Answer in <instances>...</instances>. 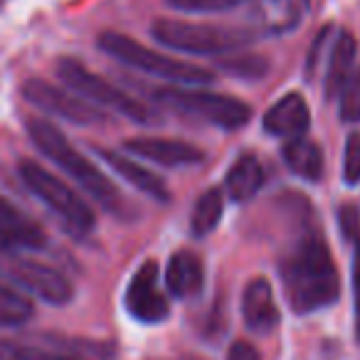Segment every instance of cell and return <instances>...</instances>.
Wrapping results in <instances>:
<instances>
[{
  "mask_svg": "<svg viewBox=\"0 0 360 360\" xmlns=\"http://www.w3.org/2000/svg\"><path fill=\"white\" fill-rule=\"evenodd\" d=\"M227 360H262V358H259V350L252 343L237 340V343H232L230 350H227Z\"/></svg>",
  "mask_w": 360,
  "mask_h": 360,
  "instance_id": "obj_29",
  "label": "cell"
},
{
  "mask_svg": "<svg viewBox=\"0 0 360 360\" xmlns=\"http://www.w3.org/2000/svg\"><path fill=\"white\" fill-rule=\"evenodd\" d=\"M165 284L168 291L178 299H193L202 291L205 284V269L202 262L193 252L180 250L170 257L168 269H165Z\"/></svg>",
  "mask_w": 360,
  "mask_h": 360,
  "instance_id": "obj_17",
  "label": "cell"
},
{
  "mask_svg": "<svg viewBox=\"0 0 360 360\" xmlns=\"http://www.w3.org/2000/svg\"><path fill=\"white\" fill-rule=\"evenodd\" d=\"M99 47L114 60L124 62V65L134 67L139 72H146L150 77H158L170 84L180 86H200L210 84L215 77L205 67L191 65V62L173 60V57L155 52L150 47L141 45V42L131 40V37L121 35V32H101L99 35Z\"/></svg>",
  "mask_w": 360,
  "mask_h": 360,
  "instance_id": "obj_4",
  "label": "cell"
},
{
  "mask_svg": "<svg viewBox=\"0 0 360 360\" xmlns=\"http://www.w3.org/2000/svg\"><path fill=\"white\" fill-rule=\"evenodd\" d=\"M281 279L289 306L296 314H314L340 294L335 262L323 237L304 235L281 262Z\"/></svg>",
  "mask_w": 360,
  "mask_h": 360,
  "instance_id": "obj_1",
  "label": "cell"
},
{
  "mask_svg": "<svg viewBox=\"0 0 360 360\" xmlns=\"http://www.w3.org/2000/svg\"><path fill=\"white\" fill-rule=\"evenodd\" d=\"M32 319V304L18 286L0 276V328H18Z\"/></svg>",
  "mask_w": 360,
  "mask_h": 360,
  "instance_id": "obj_21",
  "label": "cell"
},
{
  "mask_svg": "<svg viewBox=\"0 0 360 360\" xmlns=\"http://www.w3.org/2000/svg\"><path fill=\"white\" fill-rule=\"evenodd\" d=\"M0 276L52 306H65L75 296L70 279L60 269L22 255L20 250H0Z\"/></svg>",
  "mask_w": 360,
  "mask_h": 360,
  "instance_id": "obj_8",
  "label": "cell"
},
{
  "mask_svg": "<svg viewBox=\"0 0 360 360\" xmlns=\"http://www.w3.org/2000/svg\"><path fill=\"white\" fill-rule=\"evenodd\" d=\"M150 35L170 50L188 55H227L257 40L247 27H222L210 22H188L175 18H158L150 25Z\"/></svg>",
  "mask_w": 360,
  "mask_h": 360,
  "instance_id": "obj_3",
  "label": "cell"
},
{
  "mask_svg": "<svg viewBox=\"0 0 360 360\" xmlns=\"http://www.w3.org/2000/svg\"><path fill=\"white\" fill-rule=\"evenodd\" d=\"M45 245V230L27 212L0 198V250H37Z\"/></svg>",
  "mask_w": 360,
  "mask_h": 360,
  "instance_id": "obj_13",
  "label": "cell"
},
{
  "mask_svg": "<svg viewBox=\"0 0 360 360\" xmlns=\"http://www.w3.org/2000/svg\"><path fill=\"white\" fill-rule=\"evenodd\" d=\"M281 155H284V163L289 165L291 173H296L299 178L319 180L323 175V153L314 141L304 139V136L286 141Z\"/></svg>",
  "mask_w": 360,
  "mask_h": 360,
  "instance_id": "obj_19",
  "label": "cell"
},
{
  "mask_svg": "<svg viewBox=\"0 0 360 360\" xmlns=\"http://www.w3.org/2000/svg\"><path fill=\"white\" fill-rule=\"evenodd\" d=\"M262 186H264V168L252 153L240 155L225 175V191L235 202L252 200L262 191Z\"/></svg>",
  "mask_w": 360,
  "mask_h": 360,
  "instance_id": "obj_18",
  "label": "cell"
},
{
  "mask_svg": "<svg viewBox=\"0 0 360 360\" xmlns=\"http://www.w3.org/2000/svg\"><path fill=\"white\" fill-rule=\"evenodd\" d=\"M0 360H79L60 350L42 348V345L22 343V340H0Z\"/></svg>",
  "mask_w": 360,
  "mask_h": 360,
  "instance_id": "obj_23",
  "label": "cell"
},
{
  "mask_svg": "<svg viewBox=\"0 0 360 360\" xmlns=\"http://www.w3.org/2000/svg\"><path fill=\"white\" fill-rule=\"evenodd\" d=\"M180 13H225L237 6H247L250 0H165Z\"/></svg>",
  "mask_w": 360,
  "mask_h": 360,
  "instance_id": "obj_25",
  "label": "cell"
},
{
  "mask_svg": "<svg viewBox=\"0 0 360 360\" xmlns=\"http://www.w3.org/2000/svg\"><path fill=\"white\" fill-rule=\"evenodd\" d=\"M27 134H30L32 143L42 150V155H47L52 163L60 165L77 186L89 198H94L104 210H124V198H121L119 188L101 173V168H96L86 155H82L55 124H50L45 119H30L27 121Z\"/></svg>",
  "mask_w": 360,
  "mask_h": 360,
  "instance_id": "obj_2",
  "label": "cell"
},
{
  "mask_svg": "<svg viewBox=\"0 0 360 360\" xmlns=\"http://www.w3.org/2000/svg\"><path fill=\"white\" fill-rule=\"evenodd\" d=\"M340 227H343L345 237H353L355 230H358V212L353 207H343L340 210Z\"/></svg>",
  "mask_w": 360,
  "mask_h": 360,
  "instance_id": "obj_30",
  "label": "cell"
},
{
  "mask_svg": "<svg viewBox=\"0 0 360 360\" xmlns=\"http://www.w3.org/2000/svg\"><path fill=\"white\" fill-rule=\"evenodd\" d=\"M353 294H355V335L360 340V242L355 245V257H353Z\"/></svg>",
  "mask_w": 360,
  "mask_h": 360,
  "instance_id": "obj_28",
  "label": "cell"
},
{
  "mask_svg": "<svg viewBox=\"0 0 360 360\" xmlns=\"http://www.w3.org/2000/svg\"><path fill=\"white\" fill-rule=\"evenodd\" d=\"M311 124V111L309 104L301 94L291 91V94L281 96L279 101L269 106V111L264 114V131L279 139H299L306 136Z\"/></svg>",
  "mask_w": 360,
  "mask_h": 360,
  "instance_id": "obj_14",
  "label": "cell"
},
{
  "mask_svg": "<svg viewBox=\"0 0 360 360\" xmlns=\"http://www.w3.org/2000/svg\"><path fill=\"white\" fill-rule=\"evenodd\" d=\"M126 311L141 323H160L168 319L170 306L158 286V264L146 262L129 281V289L124 296Z\"/></svg>",
  "mask_w": 360,
  "mask_h": 360,
  "instance_id": "obj_11",
  "label": "cell"
},
{
  "mask_svg": "<svg viewBox=\"0 0 360 360\" xmlns=\"http://www.w3.org/2000/svg\"><path fill=\"white\" fill-rule=\"evenodd\" d=\"M99 155L106 165H111L114 173H119L129 186H134L136 191H141L143 195L153 198V200H158V202L170 200V193H168V188H165V180L160 178V175H155L150 168L141 165L139 160H136V155L134 158H129V155L116 153V150H106V148H101Z\"/></svg>",
  "mask_w": 360,
  "mask_h": 360,
  "instance_id": "obj_16",
  "label": "cell"
},
{
  "mask_svg": "<svg viewBox=\"0 0 360 360\" xmlns=\"http://www.w3.org/2000/svg\"><path fill=\"white\" fill-rule=\"evenodd\" d=\"M247 6V30L257 37H276L296 30L304 22L311 0H250Z\"/></svg>",
  "mask_w": 360,
  "mask_h": 360,
  "instance_id": "obj_10",
  "label": "cell"
},
{
  "mask_svg": "<svg viewBox=\"0 0 360 360\" xmlns=\"http://www.w3.org/2000/svg\"><path fill=\"white\" fill-rule=\"evenodd\" d=\"M126 150L136 158L150 160V163L165 165V168H180V165H195L205 158L198 146L175 139H160V136H139L126 141Z\"/></svg>",
  "mask_w": 360,
  "mask_h": 360,
  "instance_id": "obj_12",
  "label": "cell"
},
{
  "mask_svg": "<svg viewBox=\"0 0 360 360\" xmlns=\"http://www.w3.org/2000/svg\"><path fill=\"white\" fill-rule=\"evenodd\" d=\"M225 70L240 77H262L266 72V62L262 57H240V60H227Z\"/></svg>",
  "mask_w": 360,
  "mask_h": 360,
  "instance_id": "obj_27",
  "label": "cell"
},
{
  "mask_svg": "<svg viewBox=\"0 0 360 360\" xmlns=\"http://www.w3.org/2000/svg\"><path fill=\"white\" fill-rule=\"evenodd\" d=\"M222 193L210 188L205 191L200 198L195 200V207H193V217H191V230L195 237H207L222 220Z\"/></svg>",
  "mask_w": 360,
  "mask_h": 360,
  "instance_id": "obj_22",
  "label": "cell"
},
{
  "mask_svg": "<svg viewBox=\"0 0 360 360\" xmlns=\"http://www.w3.org/2000/svg\"><path fill=\"white\" fill-rule=\"evenodd\" d=\"M22 96L45 114L57 116L62 121H72L77 126H91L96 121H104L99 106L89 104L72 89H62L45 79H27L22 84Z\"/></svg>",
  "mask_w": 360,
  "mask_h": 360,
  "instance_id": "obj_9",
  "label": "cell"
},
{
  "mask_svg": "<svg viewBox=\"0 0 360 360\" xmlns=\"http://www.w3.org/2000/svg\"><path fill=\"white\" fill-rule=\"evenodd\" d=\"M242 316L245 323L255 333H271L279 323V309H276L271 284L262 276L252 279L242 294Z\"/></svg>",
  "mask_w": 360,
  "mask_h": 360,
  "instance_id": "obj_15",
  "label": "cell"
},
{
  "mask_svg": "<svg viewBox=\"0 0 360 360\" xmlns=\"http://www.w3.org/2000/svg\"><path fill=\"white\" fill-rule=\"evenodd\" d=\"M340 119L345 124H358L360 121V67H355L353 75L345 79L340 89Z\"/></svg>",
  "mask_w": 360,
  "mask_h": 360,
  "instance_id": "obj_24",
  "label": "cell"
},
{
  "mask_svg": "<svg viewBox=\"0 0 360 360\" xmlns=\"http://www.w3.org/2000/svg\"><path fill=\"white\" fill-rule=\"evenodd\" d=\"M155 101L225 131L242 129L252 119V109L242 99L198 89V86H163L155 91Z\"/></svg>",
  "mask_w": 360,
  "mask_h": 360,
  "instance_id": "obj_5",
  "label": "cell"
},
{
  "mask_svg": "<svg viewBox=\"0 0 360 360\" xmlns=\"http://www.w3.org/2000/svg\"><path fill=\"white\" fill-rule=\"evenodd\" d=\"M343 178L348 186H358L360 183V136H348L343 155Z\"/></svg>",
  "mask_w": 360,
  "mask_h": 360,
  "instance_id": "obj_26",
  "label": "cell"
},
{
  "mask_svg": "<svg viewBox=\"0 0 360 360\" xmlns=\"http://www.w3.org/2000/svg\"><path fill=\"white\" fill-rule=\"evenodd\" d=\"M355 52H358V47H355L353 35L340 32L333 50H330L328 70H326V94L328 96H338L345 84V79L353 75Z\"/></svg>",
  "mask_w": 360,
  "mask_h": 360,
  "instance_id": "obj_20",
  "label": "cell"
},
{
  "mask_svg": "<svg viewBox=\"0 0 360 360\" xmlns=\"http://www.w3.org/2000/svg\"><path fill=\"white\" fill-rule=\"evenodd\" d=\"M20 178L25 183V188L42 200L62 222L67 230H72L75 235H86L94 230V210L91 205H86V200L77 191H72L65 180L57 178L52 170H47L45 165L35 163V160H22L20 163Z\"/></svg>",
  "mask_w": 360,
  "mask_h": 360,
  "instance_id": "obj_6",
  "label": "cell"
},
{
  "mask_svg": "<svg viewBox=\"0 0 360 360\" xmlns=\"http://www.w3.org/2000/svg\"><path fill=\"white\" fill-rule=\"evenodd\" d=\"M57 77L65 82V86H70L75 94H79L82 99H86L89 104H96V106H101V109H111V111H116V114L126 116V119L139 121V124L153 121V114H150L148 106H143L139 99H134L131 94L121 91L119 86L106 82L104 77L86 70L82 62L72 60V57H62V60L57 62Z\"/></svg>",
  "mask_w": 360,
  "mask_h": 360,
  "instance_id": "obj_7",
  "label": "cell"
}]
</instances>
